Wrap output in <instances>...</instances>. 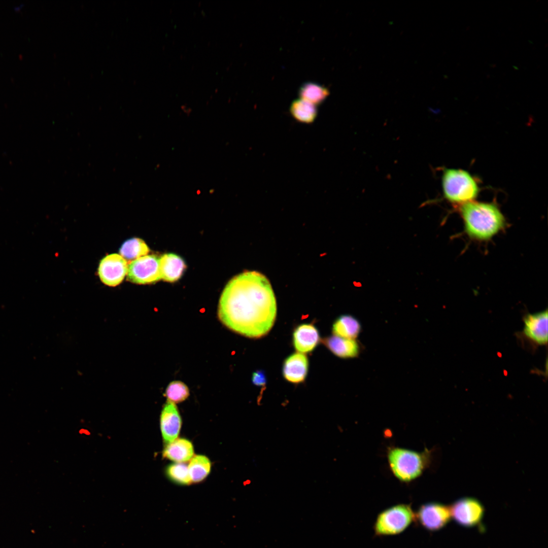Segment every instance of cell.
Instances as JSON below:
<instances>
[{
    "label": "cell",
    "instance_id": "cell-10",
    "mask_svg": "<svg viewBox=\"0 0 548 548\" xmlns=\"http://www.w3.org/2000/svg\"><path fill=\"white\" fill-rule=\"evenodd\" d=\"M547 310L528 314L524 317L523 334L528 340L536 345H545L548 339Z\"/></svg>",
    "mask_w": 548,
    "mask_h": 548
},
{
    "label": "cell",
    "instance_id": "cell-6",
    "mask_svg": "<svg viewBox=\"0 0 548 548\" xmlns=\"http://www.w3.org/2000/svg\"><path fill=\"white\" fill-rule=\"evenodd\" d=\"M451 518L450 507L438 503L430 502L422 505L415 513V520L429 531L443 528Z\"/></svg>",
    "mask_w": 548,
    "mask_h": 548
},
{
    "label": "cell",
    "instance_id": "cell-13",
    "mask_svg": "<svg viewBox=\"0 0 548 548\" xmlns=\"http://www.w3.org/2000/svg\"><path fill=\"white\" fill-rule=\"evenodd\" d=\"M309 360L306 355L295 353L288 357L283 366V374L288 382L294 384L303 382L307 375Z\"/></svg>",
    "mask_w": 548,
    "mask_h": 548
},
{
    "label": "cell",
    "instance_id": "cell-14",
    "mask_svg": "<svg viewBox=\"0 0 548 548\" xmlns=\"http://www.w3.org/2000/svg\"><path fill=\"white\" fill-rule=\"evenodd\" d=\"M320 341L319 333L312 324H302L298 326L293 333V345L300 353L313 351Z\"/></svg>",
    "mask_w": 548,
    "mask_h": 548
},
{
    "label": "cell",
    "instance_id": "cell-9",
    "mask_svg": "<svg viewBox=\"0 0 548 548\" xmlns=\"http://www.w3.org/2000/svg\"><path fill=\"white\" fill-rule=\"evenodd\" d=\"M127 271L128 265L125 259L118 254H112L101 259L98 274L103 283L116 286L122 282Z\"/></svg>",
    "mask_w": 548,
    "mask_h": 548
},
{
    "label": "cell",
    "instance_id": "cell-12",
    "mask_svg": "<svg viewBox=\"0 0 548 548\" xmlns=\"http://www.w3.org/2000/svg\"><path fill=\"white\" fill-rule=\"evenodd\" d=\"M181 425V417L176 404L167 401L160 417V430L164 440L169 443L177 439Z\"/></svg>",
    "mask_w": 548,
    "mask_h": 548
},
{
    "label": "cell",
    "instance_id": "cell-24",
    "mask_svg": "<svg viewBox=\"0 0 548 548\" xmlns=\"http://www.w3.org/2000/svg\"><path fill=\"white\" fill-rule=\"evenodd\" d=\"M252 382L257 386H265L266 383V376L264 371L258 370L254 372L252 376Z\"/></svg>",
    "mask_w": 548,
    "mask_h": 548
},
{
    "label": "cell",
    "instance_id": "cell-11",
    "mask_svg": "<svg viewBox=\"0 0 548 548\" xmlns=\"http://www.w3.org/2000/svg\"><path fill=\"white\" fill-rule=\"evenodd\" d=\"M322 342L336 356L342 359H354L361 355V343L357 339H350L335 335L324 338Z\"/></svg>",
    "mask_w": 548,
    "mask_h": 548
},
{
    "label": "cell",
    "instance_id": "cell-20",
    "mask_svg": "<svg viewBox=\"0 0 548 548\" xmlns=\"http://www.w3.org/2000/svg\"><path fill=\"white\" fill-rule=\"evenodd\" d=\"M191 480L193 483L203 481L210 473L211 462L206 456H193L188 465Z\"/></svg>",
    "mask_w": 548,
    "mask_h": 548
},
{
    "label": "cell",
    "instance_id": "cell-19",
    "mask_svg": "<svg viewBox=\"0 0 548 548\" xmlns=\"http://www.w3.org/2000/svg\"><path fill=\"white\" fill-rule=\"evenodd\" d=\"M300 98L315 105L322 103L329 95L328 88L314 82H306L299 89Z\"/></svg>",
    "mask_w": 548,
    "mask_h": 548
},
{
    "label": "cell",
    "instance_id": "cell-15",
    "mask_svg": "<svg viewBox=\"0 0 548 548\" xmlns=\"http://www.w3.org/2000/svg\"><path fill=\"white\" fill-rule=\"evenodd\" d=\"M159 264L161 279L169 282L179 280L186 268L183 259L173 253L163 255L159 258Z\"/></svg>",
    "mask_w": 548,
    "mask_h": 548
},
{
    "label": "cell",
    "instance_id": "cell-18",
    "mask_svg": "<svg viewBox=\"0 0 548 548\" xmlns=\"http://www.w3.org/2000/svg\"><path fill=\"white\" fill-rule=\"evenodd\" d=\"M290 112L297 121L305 123L313 122L317 115L316 105L301 98L292 102Z\"/></svg>",
    "mask_w": 548,
    "mask_h": 548
},
{
    "label": "cell",
    "instance_id": "cell-3",
    "mask_svg": "<svg viewBox=\"0 0 548 548\" xmlns=\"http://www.w3.org/2000/svg\"><path fill=\"white\" fill-rule=\"evenodd\" d=\"M441 184L443 197L452 203L462 204L473 201L479 193L475 178L461 169L445 168Z\"/></svg>",
    "mask_w": 548,
    "mask_h": 548
},
{
    "label": "cell",
    "instance_id": "cell-23",
    "mask_svg": "<svg viewBox=\"0 0 548 548\" xmlns=\"http://www.w3.org/2000/svg\"><path fill=\"white\" fill-rule=\"evenodd\" d=\"M167 477L174 482L183 485L190 484L188 465L184 463H175L169 465L166 469Z\"/></svg>",
    "mask_w": 548,
    "mask_h": 548
},
{
    "label": "cell",
    "instance_id": "cell-8",
    "mask_svg": "<svg viewBox=\"0 0 548 548\" xmlns=\"http://www.w3.org/2000/svg\"><path fill=\"white\" fill-rule=\"evenodd\" d=\"M451 518L464 527H472L482 520L484 509L477 500L464 498L455 502L450 507Z\"/></svg>",
    "mask_w": 548,
    "mask_h": 548
},
{
    "label": "cell",
    "instance_id": "cell-5",
    "mask_svg": "<svg viewBox=\"0 0 548 548\" xmlns=\"http://www.w3.org/2000/svg\"><path fill=\"white\" fill-rule=\"evenodd\" d=\"M415 520V513L409 505L400 504L380 512L374 524L376 536L399 534L405 531Z\"/></svg>",
    "mask_w": 548,
    "mask_h": 548
},
{
    "label": "cell",
    "instance_id": "cell-4",
    "mask_svg": "<svg viewBox=\"0 0 548 548\" xmlns=\"http://www.w3.org/2000/svg\"><path fill=\"white\" fill-rule=\"evenodd\" d=\"M427 454L395 448L388 453V459L394 475L402 482H410L419 476L427 463Z\"/></svg>",
    "mask_w": 548,
    "mask_h": 548
},
{
    "label": "cell",
    "instance_id": "cell-2",
    "mask_svg": "<svg viewBox=\"0 0 548 548\" xmlns=\"http://www.w3.org/2000/svg\"><path fill=\"white\" fill-rule=\"evenodd\" d=\"M465 231L471 238L487 241L504 227L505 218L494 203L472 201L460 206Z\"/></svg>",
    "mask_w": 548,
    "mask_h": 548
},
{
    "label": "cell",
    "instance_id": "cell-16",
    "mask_svg": "<svg viewBox=\"0 0 548 548\" xmlns=\"http://www.w3.org/2000/svg\"><path fill=\"white\" fill-rule=\"evenodd\" d=\"M194 449L189 440L180 438L167 443L162 452L163 458L176 463H184L190 460L193 456Z\"/></svg>",
    "mask_w": 548,
    "mask_h": 548
},
{
    "label": "cell",
    "instance_id": "cell-17",
    "mask_svg": "<svg viewBox=\"0 0 548 548\" xmlns=\"http://www.w3.org/2000/svg\"><path fill=\"white\" fill-rule=\"evenodd\" d=\"M332 331L333 335L339 337L357 339L361 333L362 326L357 318L349 314H345L335 320Z\"/></svg>",
    "mask_w": 548,
    "mask_h": 548
},
{
    "label": "cell",
    "instance_id": "cell-22",
    "mask_svg": "<svg viewBox=\"0 0 548 548\" xmlns=\"http://www.w3.org/2000/svg\"><path fill=\"white\" fill-rule=\"evenodd\" d=\"M189 394V389L184 383L174 381L167 385L164 395L167 401L176 404L185 400Z\"/></svg>",
    "mask_w": 548,
    "mask_h": 548
},
{
    "label": "cell",
    "instance_id": "cell-1",
    "mask_svg": "<svg viewBox=\"0 0 548 548\" xmlns=\"http://www.w3.org/2000/svg\"><path fill=\"white\" fill-rule=\"evenodd\" d=\"M218 316L232 331L250 338H260L272 328L277 302L270 283L262 273L249 271L233 278L219 299Z\"/></svg>",
    "mask_w": 548,
    "mask_h": 548
},
{
    "label": "cell",
    "instance_id": "cell-21",
    "mask_svg": "<svg viewBox=\"0 0 548 548\" xmlns=\"http://www.w3.org/2000/svg\"><path fill=\"white\" fill-rule=\"evenodd\" d=\"M149 252V247L145 242L135 237L125 241L119 249L120 255L127 260H135L147 255Z\"/></svg>",
    "mask_w": 548,
    "mask_h": 548
},
{
    "label": "cell",
    "instance_id": "cell-7",
    "mask_svg": "<svg viewBox=\"0 0 548 548\" xmlns=\"http://www.w3.org/2000/svg\"><path fill=\"white\" fill-rule=\"evenodd\" d=\"M159 258L145 255L132 261L128 265L127 279L135 284H147L161 279Z\"/></svg>",
    "mask_w": 548,
    "mask_h": 548
}]
</instances>
